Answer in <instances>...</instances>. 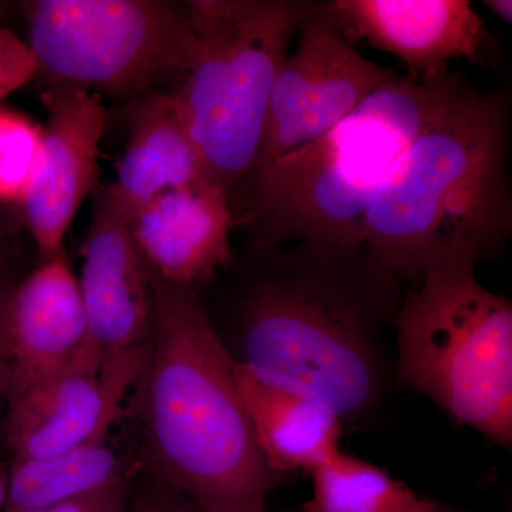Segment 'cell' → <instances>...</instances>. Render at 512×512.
I'll return each mask as SVG.
<instances>
[{
    "mask_svg": "<svg viewBox=\"0 0 512 512\" xmlns=\"http://www.w3.org/2000/svg\"><path fill=\"white\" fill-rule=\"evenodd\" d=\"M225 348L262 382L369 426L394 383V319L403 282L363 245L254 248ZM396 384V383H394Z\"/></svg>",
    "mask_w": 512,
    "mask_h": 512,
    "instance_id": "6da1fadb",
    "label": "cell"
},
{
    "mask_svg": "<svg viewBox=\"0 0 512 512\" xmlns=\"http://www.w3.org/2000/svg\"><path fill=\"white\" fill-rule=\"evenodd\" d=\"M153 326L137 399L136 464L198 512H266L281 481L266 464L237 363L195 289L153 276Z\"/></svg>",
    "mask_w": 512,
    "mask_h": 512,
    "instance_id": "7a4b0ae2",
    "label": "cell"
},
{
    "mask_svg": "<svg viewBox=\"0 0 512 512\" xmlns=\"http://www.w3.org/2000/svg\"><path fill=\"white\" fill-rule=\"evenodd\" d=\"M510 100L473 89L414 138L379 185L363 247L404 286L495 258L512 232Z\"/></svg>",
    "mask_w": 512,
    "mask_h": 512,
    "instance_id": "3957f363",
    "label": "cell"
},
{
    "mask_svg": "<svg viewBox=\"0 0 512 512\" xmlns=\"http://www.w3.org/2000/svg\"><path fill=\"white\" fill-rule=\"evenodd\" d=\"M473 89L460 73L397 74L328 133L249 175L235 220L248 247L363 245L367 208L394 161Z\"/></svg>",
    "mask_w": 512,
    "mask_h": 512,
    "instance_id": "277c9868",
    "label": "cell"
},
{
    "mask_svg": "<svg viewBox=\"0 0 512 512\" xmlns=\"http://www.w3.org/2000/svg\"><path fill=\"white\" fill-rule=\"evenodd\" d=\"M471 262L433 266L394 319V383L458 426L512 448V302Z\"/></svg>",
    "mask_w": 512,
    "mask_h": 512,
    "instance_id": "5b68a950",
    "label": "cell"
},
{
    "mask_svg": "<svg viewBox=\"0 0 512 512\" xmlns=\"http://www.w3.org/2000/svg\"><path fill=\"white\" fill-rule=\"evenodd\" d=\"M187 3L197 53L174 96L205 175L231 195L254 171L272 87L309 2Z\"/></svg>",
    "mask_w": 512,
    "mask_h": 512,
    "instance_id": "8992f818",
    "label": "cell"
},
{
    "mask_svg": "<svg viewBox=\"0 0 512 512\" xmlns=\"http://www.w3.org/2000/svg\"><path fill=\"white\" fill-rule=\"evenodd\" d=\"M23 15L37 74L101 97L144 96L197 53L187 2L32 0Z\"/></svg>",
    "mask_w": 512,
    "mask_h": 512,
    "instance_id": "52a82bcc",
    "label": "cell"
},
{
    "mask_svg": "<svg viewBox=\"0 0 512 512\" xmlns=\"http://www.w3.org/2000/svg\"><path fill=\"white\" fill-rule=\"evenodd\" d=\"M293 40L272 87L261 150L249 175L328 133L397 76L357 52L320 3L309 2Z\"/></svg>",
    "mask_w": 512,
    "mask_h": 512,
    "instance_id": "ba28073f",
    "label": "cell"
},
{
    "mask_svg": "<svg viewBox=\"0 0 512 512\" xmlns=\"http://www.w3.org/2000/svg\"><path fill=\"white\" fill-rule=\"evenodd\" d=\"M148 339L107 357L86 348L62 372L10 397L0 433L9 461L40 460L107 439L143 375Z\"/></svg>",
    "mask_w": 512,
    "mask_h": 512,
    "instance_id": "9c48e42d",
    "label": "cell"
},
{
    "mask_svg": "<svg viewBox=\"0 0 512 512\" xmlns=\"http://www.w3.org/2000/svg\"><path fill=\"white\" fill-rule=\"evenodd\" d=\"M35 173L19 205L40 262L63 249V239L99 178L100 141L107 110L100 94L72 86H49Z\"/></svg>",
    "mask_w": 512,
    "mask_h": 512,
    "instance_id": "30bf717a",
    "label": "cell"
},
{
    "mask_svg": "<svg viewBox=\"0 0 512 512\" xmlns=\"http://www.w3.org/2000/svg\"><path fill=\"white\" fill-rule=\"evenodd\" d=\"M320 8L348 42L365 40L396 56L414 79L447 76L451 60H484L490 45L467 0H332Z\"/></svg>",
    "mask_w": 512,
    "mask_h": 512,
    "instance_id": "8fae6325",
    "label": "cell"
},
{
    "mask_svg": "<svg viewBox=\"0 0 512 512\" xmlns=\"http://www.w3.org/2000/svg\"><path fill=\"white\" fill-rule=\"evenodd\" d=\"M92 224L83 244L79 281L89 326V348L107 357L150 338L153 275L131 237L130 222L104 194L94 190Z\"/></svg>",
    "mask_w": 512,
    "mask_h": 512,
    "instance_id": "7c38bea8",
    "label": "cell"
},
{
    "mask_svg": "<svg viewBox=\"0 0 512 512\" xmlns=\"http://www.w3.org/2000/svg\"><path fill=\"white\" fill-rule=\"evenodd\" d=\"M10 397L72 365L89 348L79 281L66 252L16 282L2 313Z\"/></svg>",
    "mask_w": 512,
    "mask_h": 512,
    "instance_id": "4fadbf2b",
    "label": "cell"
},
{
    "mask_svg": "<svg viewBox=\"0 0 512 512\" xmlns=\"http://www.w3.org/2000/svg\"><path fill=\"white\" fill-rule=\"evenodd\" d=\"M234 225L227 191L204 180L148 202L130 221V232L154 278L198 291L231 264Z\"/></svg>",
    "mask_w": 512,
    "mask_h": 512,
    "instance_id": "5bb4252c",
    "label": "cell"
},
{
    "mask_svg": "<svg viewBox=\"0 0 512 512\" xmlns=\"http://www.w3.org/2000/svg\"><path fill=\"white\" fill-rule=\"evenodd\" d=\"M208 180L174 94L141 96L117 178L103 188L128 222L163 192ZM210 181V180H208Z\"/></svg>",
    "mask_w": 512,
    "mask_h": 512,
    "instance_id": "9a60e30c",
    "label": "cell"
},
{
    "mask_svg": "<svg viewBox=\"0 0 512 512\" xmlns=\"http://www.w3.org/2000/svg\"><path fill=\"white\" fill-rule=\"evenodd\" d=\"M237 383L262 456L278 476L311 473L339 453L343 426L328 407L262 382L239 365Z\"/></svg>",
    "mask_w": 512,
    "mask_h": 512,
    "instance_id": "2e32d148",
    "label": "cell"
},
{
    "mask_svg": "<svg viewBox=\"0 0 512 512\" xmlns=\"http://www.w3.org/2000/svg\"><path fill=\"white\" fill-rule=\"evenodd\" d=\"M136 454L111 446L109 437L40 460L9 461L5 511L40 510L130 480Z\"/></svg>",
    "mask_w": 512,
    "mask_h": 512,
    "instance_id": "e0dca14e",
    "label": "cell"
},
{
    "mask_svg": "<svg viewBox=\"0 0 512 512\" xmlns=\"http://www.w3.org/2000/svg\"><path fill=\"white\" fill-rule=\"evenodd\" d=\"M309 474L312 497L302 512H430L440 505L384 468L342 451Z\"/></svg>",
    "mask_w": 512,
    "mask_h": 512,
    "instance_id": "ac0fdd59",
    "label": "cell"
},
{
    "mask_svg": "<svg viewBox=\"0 0 512 512\" xmlns=\"http://www.w3.org/2000/svg\"><path fill=\"white\" fill-rule=\"evenodd\" d=\"M43 127L0 109V204L19 207L35 173Z\"/></svg>",
    "mask_w": 512,
    "mask_h": 512,
    "instance_id": "d6986e66",
    "label": "cell"
},
{
    "mask_svg": "<svg viewBox=\"0 0 512 512\" xmlns=\"http://www.w3.org/2000/svg\"><path fill=\"white\" fill-rule=\"evenodd\" d=\"M124 512H198V510L187 495L137 467L131 480Z\"/></svg>",
    "mask_w": 512,
    "mask_h": 512,
    "instance_id": "ffe728a7",
    "label": "cell"
},
{
    "mask_svg": "<svg viewBox=\"0 0 512 512\" xmlns=\"http://www.w3.org/2000/svg\"><path fill=\"white\" fill-rule=\"evenodd\" d=\"M37 74L32 47L10 29L0 28V101Z\"/></svg>",
    "mask_w": 512,
    "mask_h": 512,
    "instance_id": "44dd1931",
    "label": "cell"
},
{
    "mask_svg": "<svg viewBox=\"0 0 512 512\" xmlns=\"http://www.w3.org/2000/svg\"><path fill=\"white\" fill-rule=\"evenodd\" d=\"M133 477L130 480L111 485V487L101 490L99 493L86 495V497L77 498V500L40 508V510L22 512H124L126 511L128 491H130Z\"/></svg>",
    "mask_w": 512,
    "mask_h": 512,
    "instance_id": "7402d4cb",
    "label": "cell"
},
{
    "mask_svg": "<svg viewBox=\"0 0 512 512\" xmlns=\"http://www.w3.org/2000/svg\"><path fill=\"white\" fill-rule=\"evenodd\" d=\"M23 225L16 205L0 204V278L10 275V264L15 256L16 237Z\"/></svg>",
    "mask_w": 512,
    "mask_h": 512,
    "instance_id": "603a6c76",
    "label": "cell"
},
{
    "mask_svg": "<svg viewBox=\"0 0 512 512\" xmlns=\"http://www.w3.org/2000/svg\"><path fill=\"white\" fill-rule=\"evenodd\" d=\"M15 284L16 282L13 281L12 276L0 278V433H2L3 419H5L6 407H8L9 392V369L8 359H6L5 340H3L2 313L8 293Z\"/></svg>",
    "mask_w": 512,
    "mask_h": 512,
    "instance_id": "cb8c5ba5",
    "label": "cell"
},
{
    "mask_svg": "<svg viewBox=\"0 0 512 512\" xmlns=\"http://www.w3.org/2000/svg\"><path fill=\"white\" fill-rule=\"evenodd\" d=\"M485 8L491 10L495 18L511 25L512 3L510 0H485Z\"/></svg>",
    "mask_w": 512,
    "mask_h": 512,
    "instance_id": "d4e9b609",
    "label": "cell"
},
{
    "mask_svg": "<svg viewBox=\"0 0 512 512\" xmlns=\"http://www.w3.org/2000/svg\"><path fill=\"white\" fill-rule=\"evenodd\" d=\"M9 463L0 460V512L5 511L8 497Z\"/></svg>",
    "mask_w": 512,
    "mask_h": 512,
    "instance_id": "484cf974",
    "label": "cell"
},
{
    "mask_svg": "<svg viewBox=\"0 0 512 512\" xmlns=\"http://www.w3.org/2000/svg\"><path fill=\"white\" fill-rule=\"evenodd\" d=\"M9 15V5L8 3L0 2V23L5 22L8 19Z\"/></svg>",
    "mask_w": 512,
    "mask_h": 512,
    "instance_id": "4316f807",
    "label": "cell"
},
{
    "mask_svg": "<svg viewBox=\"0 0 512 512\" xmlns=\"http://www.w3.org/2000/svg\"><path fill=\"white\" fill-rule=\"evenodd\" d=\"M430 512H463V511L448 510V508L443 507V505H439V507H437L436 510H433Z\"/></svg>",
    "mask_w": 512,
    "mask_h": 512,
    "instance_id": "83f0119b",
    "label": "cell"
}]
</instances>
